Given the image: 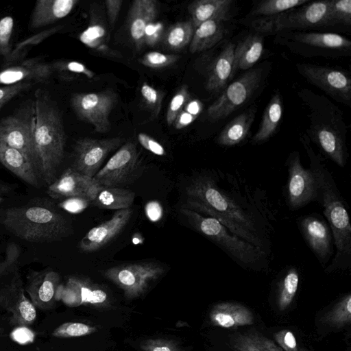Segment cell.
Wrapping results in <instances>:
<instances>
[{
  "instance_id": "cell-21",
  "label": "cell",
  "mask_w": 351,
  "mask_h": 351,
  "mask_svg": "<svg viewBox=\"0 0 351 351\" xmlns=\"http://www.w3.org/2000/svg\"><path fill=\"white\" fill-rule=\"evenodd\" d=\"M301 232L311 250L324 264L332 254L331 230L327 223L314 215L302 217L300 222Z\"/></svg>"
},
{
  "instance_id": "cell-56",
  "label": "cell",
  "mask_w": 351,
  "mask_h": 351,
  "mask_svg": "<svg viewBox=\"0 0 351 351\" xmlns=\"http://www.w3.org/2000/svg\"><path fill=\"white\" fill-rule=\"evenodd\" d=\"M196 118L197 117L193 116L183 110L176 117L173 124L176 129L180 130L190 125L195 120Z\"/></svg>"
},
{
  "instance_id": "cell-54",
  "label": "cell",
  "mask_w": 351,
  "mask_h": 351,
  "mask_svg": "<svg viewBox=\"0 0 351 351\" xmlns=\"http://www.w3.org/2000/svg\"><path fill=\"white\" fill-rule=\"evenodd\" d=\"M122 3V0H107L105 1L109 23L111 26L114 24L118 17Z\"/></svg>"
},
{
  "instance_id": "cell-59",
  "label": "cell",
  "mask_w": 351,
  "mask_h": 351,
  "mask_svg": "<svg viewBox=\"0 0 351 351\" xmlns=\"http://www.w3.org/2000/svg\"><path fill=\"white\" fill-rule=\"evenodd\" d=\"M11 191V186L0 180V195L9 193Z\"/></svg>"
},
{
  "instance_id": "cell-20",
  "label": "cell",
  "mask_w": 351,
  "mask_h": 351,
  "mask_svg": "<svg viewBox=\"0 0 351 351\" xmlns=\"http://www.w3.org/2000/svg\"><path fill=\"white\" fill-rule=\"evenodd\" d=\"M132 209L117 210L112 217L91 228L79 242V249L84 252H93L106 246L115 238L129 222Z\"/></svg>"
},
{
  "instance_id": "cell-50",
  "label": "cell",
  "mask_w": 351,
  "mask_h": 351,
  "mask_svg": "<svg viewBox=\"0 0 351 351\" xmlns=\"http://www.w3.org/2000/svg\"><path fill=\"white\" fill-rule=\"evenodd\" d=\"M89 204L90 202L86 197H71L63 199L58 206L67 212L78 213L85 210Z\"/></svg>"
},
{
  "instance_id": "cell-18",
  "label": "cell",
  "mask_w": 351,
  "mask_h": 351,
  "mask_svg": "<svg viewBox=\"0 0 351 351\" xmlns=\"http://www.w3.org/2000/svg\"><path fill=\"white\" fill-rule=\"evenodd\" d=\"M101 186L93 178L83 175L70 167L49 185L47 193L55 199L84 197L91 204Z\"/></svg>"
},
{
  "instance_id": "cell-29",
  "label": "cell",
  "mask_w": 351,
  "mask_h": 351,
  "mask_svg": "<svg viewBox=\"0 0 351 351\" xmlns=\"http://www.w3.org/2000/svg\"><path fill=\"white\" fill-rule=\"evenodd\" d=\"M256 111V106L253 105L232 119L218 135L217 143L223 146H233L243 141L250 132Z\"/></svg>"
},
{
  "instance_id": "cell-30",
  "label": "cell",
  "mask_w": 351,
  "mask_h": 351,
  "mask_svg": "<svg viewBox=\"0 0 351 351\" xmlns=\"http://www.w3.org/2000/svg\"><path fill=\"white\" fill-rule=\"evenodd\" d=\"M263 52V37L250 34L235 46L232 77L238 70H249L260 59Z\"/></svg>"
},
{
  "instance_id": "cell-53",
  "label": "cell",
  "mask_w": 351,
  "mask_h": 351,
  "mask_svg": "<svg viewBox=\"0 0 351 351\" xmlns=\"http://www.w3.org/2000/svg\"><path fill=\"white\" fill-rule=\"evenodd\" d=\"M58 67L73 73L83 74L88 78L95 75L94 72L89 70L84 64L76 61L58 63Z\"/></svg>"
},
{
  "instance_id": "cell-27",
  "label": "cell",
  "mask_w": 351,
  "mask_h": 351,
  "mask_svg": "<svg viewBox=\"0 0 351 351\" xmlns=\"http://www.w3.org/2000/svg\"><path fill=\"white\" fill-rule=\"evenodd\" d=\"M235 45L230 43L215 58L206 80V88L213 93L223 90L232 78V66Z\"/></svg>"
},
{
  "instance_id": "cell-6",
  "label": "cell",
  "mask_w": 351,
  "mask_h": 351,
  "mask_svg": "<svg viewBox=\"0 0 351 351\" xmlns=\"http://www.w3.org/2000/svg\"><path fill=\"white\" fill-rule=\"evenodd\" d=\"M180 212L196 231L241 263L251 265L261 257L263 250L232 234L215 219L184 208Z\"/></svg>"
},
{
  "instance_id": "cell-5",
  "label": "cell",
  "mask_w": 351,
  "mask_h": 351,
  "mask_svg": "<svg viewBox=\"0 0 351 351\" xmlns=\"http://www.w3.org/2000/svg\"><path fill=\"white\" fill-rule=\"evenodd\" d=\"M182 208L195 212L207 208L226 215L252 232L257 233L254 221L234 199L219 189L207 176H199L185 189V202Z\"/></svg>"
},
{
  "instance_id": "cell-35",
  "label": "cell",
  "mask_w": 351,
  "mask_h": 351,
  "mask_svg": "<svg viewBox=\"0 0 351 351\" xmlns=\"http://www.w3.org/2000/svg\"><path fill=\"white\" fill-rule=\"evenodd\" d=\"M229 345L234 351H283L270 339L254 332L233 334Z\"/></svg>"
},
{
  "instance_id": "cell-44",
  "label": "cell",
  "mask_w": 351,
  "mask_h": 351,
  "mask_svg": "<svg viewBox=\"0 0 351 351\" xmlns=\"http://www.w3.org/2000/svg\"><path fill=\"white\" fill-rule=\"evenodd\" d=\"M20 254L21 250L15 243L11 242L8 245L5 257L0 262V278L12 272L16 274Z\"/></svg>"
},
{
  "instance_id": "cell-61",
  "label": "cell",
  "mask_w": 351,
  "mask_h": 351,
  "mask_svg": "<svg viewBox=\"0 0 351 351\" xmlns=\"http://www.w3.org/2000/svg\"><path fill=\"white\" fill-rule=\"evenodd\" d=\"M302 351H311V350H307V349H303Z\"/></svg>"
},
{
  "instance_id": "cell-48",
  "label": "cell",
  "mask_w": 351,
  "mask_h": 351,
  "mask_svg": "<svg viewBox=\"0 0 351 351\" xmlns=\"http://www.w3.org/2000/svg\"><path fill=\"white\" fill-rule=\"evenodd\" d=\"M32 82H19L0 87V110L8 101L32 86Z\"/></svg>"
},
{
  "instance_id": "cell-34",
  "label": "cell",
  "mask_w": 351,
  "mask_h": 351,
  "mask_svg": "<svg viewBox=\"0 0 351 351\" xmlns=\"http://www.w3.org/2000/svg\"><path fill=\"white\" fill-rule=\"evenodd\" d=\"M135 199V193L122 187L101 186L91 203L99 208L123 210L130 208Z\"/></svg>"
},
{
  "instance_id": "cell-55",
  "label": "cell",
  "mask_w": 351,
  "mask_h": 351,
  "mask_svg": "<svg viewBox=\"0 0 351 351\" xmlns=\"http://www.w3.org/2000/svg\"><path fill=\"white\" fill-rule=\"evenodd\" d=\"M12 338L21 344L32 342L34 340V333L25 326H20L11 334Z\"/></svg>"
},
{
  "instance_id": "cell-8",
  "label": "cell",
  "mask_w": 351,
  "mask_h": 351,
  "mask_svg": "<svg viewBox=\"0 0 351 351\" xmlns=\"http://www.w3.org/2000/svg\"><path fill=\"white\" fill-rule=\"evenodd\" d=\"M165 271L164 266L159 263L142 261L114 266L103 274L122 290L127 300H134L143 295Z\"/></svg>"
},
{
  "instance_id": "cell-60",
  "label": "cell",
  "mask_w": 351,
  "mask_h": 351,
  "mask_svg": "<svg viewBox=\"0 0 351 351\" xmlns=\"http://www.w3.org/2000/svg\"><path fill=\"white\" fill-rule=\"evenodd\" d=\"M3 201V199L1 197H0V203H1Z\"/></svg>"
},
{
  "instance_id": "cell-37",
  "label": "cell",
  "mask_w": 351,
  "mask_h": 351,
  "mask_svg": "<svg viewBox=\"0 0 351 351\" xmlns=\"http://www.w3.org/2000/svg\"><path fill=\"white\" fill-rule=\"evenodd\" d=\"M299 274L296 268L290 267L280 282L277 304L280 311H285L291 304L298 290Z\"/></svg>"
},
{
  "instance_id": "cell-19",
  "label": "cell",
  "mask_w": 351,
  "mask_h": 351,
  "mask_svg": "<svg viewBox=\"0 0 351 351\" xmlns=\"http://www.w3.org/2000/svg\"><path fill=\"white\" fill-rule=\"evenodd\" d=\"M60 282L59 274L51 269L33 271L27 277L25 291L36 308L47 310L58 301L57 291Z\"/></svg>"
},
{
  "instance_id": "cell-26",
  "label": "cell",
  "mask_w": 351,
  "mask_h": 351,
  "mask_svg": "<svg viewBox=\"0 0 351 351\" xmlns=\"http://www.w3.org/2000/svg\"><path fill=\"white\" fill-rule=\"evenodd\" d=\"M0 162L27 184L40 187L38 175L30 161L20 151L0 140Z\"/></svg>"
},
{
  "instance_id": "cell-11",
  "label": "cell",
  "mask_w": 351,
  "mask_h": 351,
  "mask_svg": "<svg viewBox=\"0 0 351 351\" xmlns=\"http://www.w3.org/2000/svg\"><path fill=\"white\" fill-rule=\"evenodd\" d=\"M263 69H249L223 90L219 97L207 110V114L213 121L227 117L243 106L252 96L261 84Z\"/></svg>"
},
{
  "instance_id": "cell-7",
  "label": "cell",
  "mask_w": 351,
  "mask_h": 351,
  "mask_svg": "<svg viewBox=\"0 0 351 351\" xmlns=\"http://www.w3.org/2000/svg\"><path fill=\"white\" fill-rule=\"evenodd\" d=\"M252 28L259 33H276L287 29H302L332 26L329 0L307 3L279 14L256 18Z\"/></svg>"
},
{
  "instance_id": "cell-10",
  "label": "cell",
  "mask_w": 351,
  "mask_h": 351,
  "mask_svg": "<svg viewBox=\"0 0 351 351\" xmlns=\"http://www.w3.org/2000/svg\"><path fill=\"white\" fill-rule=\"evenodd\" d=\"M34 116L33 101L19 110L14 114L0 120V140L24 154L37 172L33 139Z\"/></svg>"
},
{
  "instance_id": "cell-9",
  "label": "cell",
  "mask_w": 351,
  "mask_h": 351,
  "mask_svg": "<svg viewBox=\"0 0 351 351\" xmlns=\"http://www.w3.org/2000/svg\"><path fill=\"white\" fill-rule=\"evenodd\" d=\"M142 167L136 145L128 141L113 154L93 178L102 186L121 187L133 182L140 176Z\"/></svg>"
},
{
  "instance_id": "cell-13",
  "label": "cell",
  "mask_w": 351,
  "mask_h": 351,
  "mask_svg": "<svg viewBox=\"0 0 351 351\" xmlns=\"http://www.w3.org/2000/svg\"><path fill=\"white\" fill-rule=\"evenodd\" d=\"M117 100L111 90L98 93H77L71 98V106L76 114L91 124L96 132L109 131V116Z\"/></svg>"
},
{
  "instance_id": "cell-31",
  "label": "cell",
  "mask_w": 351,
  "mask_h": 351,
  "mask_svg": "<svg viewBox=\"0 0 351 351\" xmlns=\"http://www.w3.org/2000/svg\"><path fill=\"white\" fill-rule=\"evenodd\" d=\"M228 19H215L201 23L195 29L189 44L191 53H197L215 46L223 37L224 22Z\"/></svg>"
},
{
  "instance_id": "cell-58",
  "label": "cell",
  "mask_w": 351,
  "mask_h": 351,
  "mask_svg": "<svg viewBox=\"0 0 351 351\" xmlns=\"http://www.w3.org/2000/svg\"><path fill=\"white\" fill-rule=\"evenodd\" d=\"M203 108L202 103L198 99L189 100L184 108V110L189 114L197 117L202 112Z\"/></svg>"
},
{
  "instance_id": "cell-4",
  "label": "cell",
  "mask_w": 351,
  "mask_h": 351,
  "mask_svg": "<svg viewBox=\"0 0 351 351\" xmlns=\"http://www.w3.org/2000/svg\"><path fill=\"white\" fill-rule=\"evenodd\" d=\"M300 139L310 158V169L313 171L316 180L317 199L318 197L324 207V215L329 222L334 237L337 254L333 263H337L341 258L349 257L351 252V226L349 215L332 177L314 153L308 136L304 134Z\"/></svg>"
},
{
  "instance_id": "cell-57",
  "label": "cell",
  "mask_w": 351,
  "mask_h": 351,
  "mask_svg": "<svg viewBox=\"0 0 351 351\" xmlns=\"http://www.w3.org/2000/svg\"><path fill=\"white\" fill-rule=\"evenodd\" d=\"M162 211V208L157 202H149L145 208L146 215L152 221H156L161 217Z\"/></svg>"
},
{
  "instance_id": "cell-16",
  "label": "cell",
  "mask_w": 351,
  "mask_h": 351,
  "mask_svg": "<svg viewBox=\"0 0 351 351\" xmlns=\"http://www.w3.org/2000/svg\"><path fill=\"white\" fill-rule=\"evenodd\" d=\"M121 143L122 139L119 137L105 139L84 138L77 141L75 145L73 168L83 175L93 178L108 155Z\"/></svg>"
},
{
  "instance_id": "cell-62",
  "label": "cell",
  "mask_w": 351,
  "mask_h": 351,
  "mask_svg": "<svg viewBox=\"0 0 351 351\" xmlns=\"http://www.w3.org/2000/svg\"><path fill=\"white\" fill-rule=\"evenodd\" d=\"M0 351H1V349H0Z\"/></svg>"
},
{
  "instance_id": "cell-45",
  "label": "cell",
  "mask_w": 351,
  "mask_h": 351,
  "mask_svg": "<svg viewBox=\"0 0 351 351\" xmlns=\"http://www.w3.org/2000/svg\"><path fill=\"white\" fill-rule=\"evenodd\" d=\"M14 27V20L10 16L0 19V55L9 57L11 54L10 39Z\"/></svg>"
},
{
  "instance_id": "cell-14",
  "label": "cell",
  "mask_w": 351,
  "mask_h": 351,
  "mask_svg": "<svg viewBox=\"0 0 351 351\" xmlns=\"http://www.w3.org/2000/svg\"><path fill=\"white\" fill-rule=\"evenodd\" d=\"M57 300L62 301L69 307L82 305L103 307L110 304V298L105 287L88 278L78 276H70L64 285H60Z\"/></svg>"
},
{
  "instance_id": "cell-33",
  "label": "cell",
  "mask_w": 351,
  "mask_h": 351,
  "mask_svg": "<svg viewBox=\"0 0 351 351\" xmlns=\"http://www.w3.org/2000/svg\"><path fill=\"white\" fill-rule=\"evenodd\" d=\"M282 110L281 95L276 93L264 110L260 127L253 136L252 143H263L276 133L282 118Z\"/></svg>"
},
{
  "instance_id": "cell-46",
  "label": "cell",
  "mask_w": 351,
  "mask_h": 351,
  "mask_svg": "<svg viewBox=\"0 0 351 351\" xmlns=\"http://www.w3.org/2000/svg\"><path fill=\"white\" fill-rule=\"evenodd\" d=\"M141 94L146 105L152 110L154 116L157 117L161 109L162 93L145 82L141 86Z\"/></svg>"
},
{
  "instance_id": "cell-15",
  "label": "cell",
  "mask_w": 351,
  "mask_h": 351,
  "mask_svg": "<svg viewBox=\"0 0 351 351\" xmlns=\"http://www.w3.org/2000/svg\"><path fill=\"white\" fill-rule=\"evenodd\" d=\"M287 165V202L291 209L296 210L317 199V186L313 171L302 165L298 152L291 153Z\"/></svg>"
},
{
  "instance_id": "cell-32",
  "label": "cell",
  "mask_w": 351,
  "mask_h": 351,
  "mask_svg": "<svg viewBox=\"0 0 351 351\" xmlns=\"http://www.w3.org/2000/svg\"><path fill=\"white\" fill-rule=\"evenodd\" d=\"M232 0H198L188 6L195 29L201 23L215 19L228 18Z\"/></svg>"
},
{
  "instance_id": "cell-38",
  "label": "cell",
  "mask_w": 351,
  "mask_h": 351,
  "mask_svg": "<svg viewBox=\"0 0 351 351\" xmlns=\"http://www.w3.org/2000/svg\"><path fill=\"white\" fill-rule=\"evenodd\" d=\"M308 2V0L262 1L254 8L251 13L256 18L272 16L302 6Z\"/></svg>"
},
{
  "instance_id": "cell-39",
  "label": "cell",
  "mask_w": 351,
  "mask_h": 351,
  "mask_svg": "<svg viewBox=\"0 0 351 351\" xmlns=\"http://www.w3.org/2000/svg\"><path fill=\"white\" fill-rule=\"evenodd\" d=\"M325 321L330 326L341 328L351 323V294L349 293L327 313Z\"/></svg>"
},
{
  "instance_id": "cell-25",
  "label": "cell",
  "mask_w": 351,
  "mask_h": 351,
  "mask_svg": "<svg viewBox=\"0 0 351 351\" xmlns=\"http://www.w3.org/2000/svg\"><path fill=\"white\" fill-rule=\"evenodd\" d=\"M49 64L35 60H27L21 64L0 71V84L12 85L19 82H44L51 75Z\"/></svg>"
},
{
  "instance_id": "cell-43",
  "label": "cell",
  "mask_w": 351,
  "mask_h": 351,
  "mask_svg": "<svg viewBox=\"0 0 351 351\" xmlns=\"http://www.w3.org/2000/svg\"><path fill=\"white\" fill-rule=\"evenodd\" d=\"M179 57L173 54H165L158 51L145 53L139 62L144 66L152 69H160L175 63Z\"/></svg>"
},
{
  "instance_id": "cell-47",
  "label": "cell",
  "mask_w": 351,
  "mask_h": 351,
  "mask_svg": "<svg viewBox=\"0 0 351 351\" xmlns=\"http://www.w3.org/2000/svg\"><path fill=\"white\" fill-rule=\"evenodd\" d=\"M139 347L143 351H182L174 341L160 338L143 340Z\"/></svg>"
},
{
  "instance_id": "cell-36",
  "label": "cell",
  "mask_w": 351,
  "mask_h": 351,
  "mask_svg": "<svg viewBox=\"0 0 351 351\" xmlns=\"http://www.w3.org/2000/svg\"><path fill=\"white\" fill-rule=\"evenodd\" d=\"M195 27L191 21L179 22L172 25L163 37L167 47L179 50L190 44Z\"/></svg>"
},
{
  "instance_id": "cell-49",
  "label": "cell",
  "mask_w": 351,
  "mask_h": 351,
  "mask_svg": "<svg viewBox=\"0 0 351 351\" xmlns=\"http://www.w3.org/2000/svg\"><path fill=\"white\" fill-rule=\"evenodd\" d=\"M274 338L283 351H299L297 340L291 331L287 329L279 330L274 334Z\"/></svg>"
},
{
  "instance_id": "cell-2",
  "label": "cell",
  "mask_w": 351,
  "mask_h": 351,
  "mask_svg": "<svg viewBox=\"0 0 351 351\" xmlns=\"http://www.w3.org/2000/svg\"><path fill=\"white\" fill-rule=\"evenodd\" d=\"M298 96L309 110L307 136L335 163L343 167L348 158L347 126L341 109L328 97L302 88Z\"/></svg>"
},
{
  "instance_id": "cell-40",
  "label": "cell",
  "mask_w": 351,
  "mask_h": 351,
  "mask_svg": "<svg viewBox=\"0 0 351 351\" xmlns=\"http://www.w3.org/2000/svg\"><path fill=\"white\" fill-rule=\"evenodd\" d=\"M329 19L332 26L351 25V1L329 0Z\"/></svg>"
},
{
  "instance_id": "cell-51",
  "label": "cell",
  "mask_w": 351,
  "mask_h": 351,
  "mask_svg": "<svg viewBox=\"0 0 351 351\" xmlns=\"http://www.w3.org/2000/svg\"><path fill=\"white\" fill-rule=\"evenodd\" d=\"M138 141L145 149L150 152L158 156L165 155L166 152L163 146L149 135L145 133H139Z\"/></svg>"
},
{
  "instance_id": "cell-3",
  "label": "cell",
  "mask_w": 351,
  "mask_h": 351,
  "mask_svg": "<svg viewBox=\"0 0 351 351\" xmlns=\"http://www.w3.org/2000/svg\"><path fill=\"white\" fill-rule=\"evenodd\" d=\"M0 222L11 233L29 242L58 241L73 232L71 222L47 202L8 208Z\"/></svg>"
},
{
  "instance_id": "cell-12",
  "label": "cell",
  "mask_w": 351,
  "mask_h": 351,
  "mask_svg": "<svg viewBox=\"0 0 351 351\" xmlns=\"http://www.w3.org/2000/svg\"><path fill=\"white\" fill-rule=\"evenodd\" d=\"M296 68L311 84L336 101L350 107L351 79L346 71L309 63H298Z\"/></svg>"
},
{
  "instance_id": "cell-52",
  "label": "cell",
  "mask_w": 351,
  "mask_h": 351,
  "mask_svg": "<svg viewBox=\"0 0 351 351\" xmlns=\"http://www.w3.org/2000/svg\"><path fill=\"white\" fill-rule=\"evenodd\" d=\"M163 26L160 23L152 22L149 24L145 31V43L154 46L161 38Z\"/></svg>"
},
{
  "instance_id": "cell-24",
  "label": "cell",
  "mask_w": 351,
  "mask_h": 351,
  "mask_svg": "<svg viewBox=\"0 0 351 351\" xmlns=\"http://www.w3.org/2000/svg\"><path fill=\"white\" fill-rule=\"evenodd\" d=\"M291 43L303 47H315L331 52L350 51L351 42L346 37L335 33L324 32H289Z\"/></svg>"
},
{
  "instance_id": "cell-23",
  "label": "cell",
  "mask_w": 351,
  "mask_h": 351,
  "mask_svg": "<svg viewBox=\"0 0 351 351\" xmlns=\"http://www.w3.org/2000/svg\"><path fill=\"white\" fill-rule=\"evenodd\" d=\"M210 323L224 328L252 325L254 322L252 312L245 306L232 302H223L213 306L210 313Z\"/></svg>"
},
{
  "instance_id": "cell-41",
  "label": "cell",
  "mask_w": 351,
  "mask_h": 351,
  "mask_svg": "<svg viewBox=\"0 0 351 351\" xmlns=\"http://www.w3.org/2000/svg\"><path fill=\"white\" fill-rule=\"evenodd\" d=\"M97 328L82 322H65L57 327L52 336L58 338L77 337L90 335Z\"/></svg>"
},
{
  "instance_id": "cell-22",
  "label": "cell",
  "mask_w": 351,
  "mask_h": 351,
  "mask_svg": "<svg viewBox=\"0 0 351 351\" xmlns=\"http://www.w3.org/2000/svg\"><path fill=\"white\" fill-rule=\"evenodd\" d=\"M158 12L154 0H135L129 10L128 25L131 38L137 49L145 44V31L154 22Z\"/></svg>"
},
{
  "instance_id": "cell-28",
  "label": "cell",
  "mask_w": 351,
  "mask_h": 351,
  "mask_svg": "<svg viewBox=\"0 0 351 351\" xmlns=\"http://www.w3.org/2000/svg\"><path fill=\"white\" fill-rule=\"evenodd\" d=\"M77 0H38L32 12L30 26L40 28L66 16Z\"/></svg>"
},
{
  "instance_id": "cell-17",
  "label": "cell",
  "mask_w": 351,
  "mask_h": 351,
  "mask_svg": "<svg viewBox=\"0 0 351 351\" xmlns=\"http://www.w3.org/2000/svg\"><path fill=\"white\" fill-rule=\"evenodd\" d=\"M0 306L10 315L12 324L27 326L36 318V310L25 295V287L19 274L0 289Z\"/></svg>"
},
{
  "instance_id": "cell-42",
  "label": "cell",
  "mask_w": 351,
  "mask_h": 351,
  "mask_svg": "<svg viewBox=\"0 0 351 351\" xmlns=\"http://www.w3.org/2000/svg\"><path fill=\"white\" fill-rule=\"evenodd\" d=\"M190 94L186 85H182L172 97L167 108L166 121L171 125L178 114L184 110L186 103L190 100Z\"/></svg>"
},
{
  "instance_id": "cell-1",
  "label": "cell",
  "mask_w": 351,
  "mask_h": 351,
  "mask_svg": "<svg viewBox=\"0 0 351 351\" xmlns=\"http://www.w3.org/2000/svg\"><path fill=\"white\" fill-rule=\"evenodd\" d=\"M34 97L33 139L37 173L40 179L50 185L64 157L65 134L60 113L49 93L39 88Z\"/></svg>"
}]
</instances>
